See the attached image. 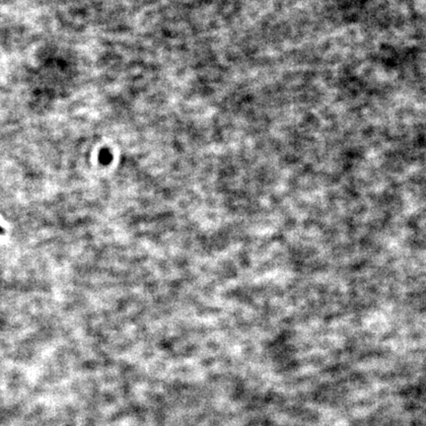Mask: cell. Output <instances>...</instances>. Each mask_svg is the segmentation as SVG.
I'll return each mask as SVG.
<instances>
[{"label": "cell", "instance_id": "6da1fadb", "mask_svg": "<svg viewBox=\"0 0 426 426\" xmlns=\"http://www.w3.org/2000/svg\"><path fill=\"white\" fill-rule=\"evenodd\" d=\"M1 231H2V230H1V228H0V232H1Z\"/></svg>", "mask_w": 426, "mask_h": 426}]
</instances>
